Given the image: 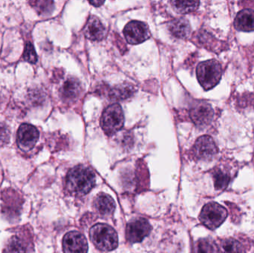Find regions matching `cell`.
I'll use <instances>...</instances> for the list:
<instances>
[{"mask_svg": "<svg viewBox=\"0 0 254 253\" xmlns=\"http://www.w3.org/2000/svg\"><path fill=\"white\" fill-rule=\"evenodd\" d=\"M95 173L87 166H77L72 168L66 176L65 184L68 193L76 196L88 194L95 185Z\"/></svg>", "mask_w": 254, "mask_h": 253, "instance_id": "1", "label": "cell"}, {"mask_svg": "<svg viewBox=\"0 0 254 253\" xmlns=\"http://www.w3.org/2000/svg\"><path fill=\"white\" fill-rule=\"evenodd\" d=\"M89 234L92 243L103 252L114 251L119 245L117 233L107 224H95L91 228Z\"/></svg>", "mask_w": 254, "mask_h": 253, "instance_id": "2", "label": "cell"}, {"mask_svg": "<svg viewBox=\"0 0 254 253\" xmlns=\"http://www.w3.org/2000/svg\"><path fill=\"white\" fill-rule=\"evenodd\" d=\"M196 74L203 89L210 90L220 81L222 74V65L215 59L204 61L197 66Z\"/></svg>", "mask_w": 254, "mask_h": 253, "instance_id": "3", "label": "cell"}, {"mask_svg": "<svg viewBox=\"0 0 254 253\" xmlns=\"http://www.w3.org/2000/svg\"><path fill=\"white\" fill-rule=\"evenodd\" d=\"M125 124V114L119 104L109 105L101 117V125L103 130L109 136L120 131Z\"/></svg>", "mask_w": 254, "mask_h": 253, "instance_id": "4", "label": "cell"}, {"mask_svg": "<svg viewBox=\"0 0 254 253\" xmlns=\"http://www.w3.org/2000/svg\"><path fill=\"white\" fill-rule=\"evenodd\" d=\"M228 216V211L216 202L207 203L201 209L199 220L203 225L211 230L220 227Z\"/></svg>", "mask_w": 254, "mask_h": 253, "instance_id": "5", "label": "cell"}, {"mask_svg": "<svg viewBox=\"0 0 254 253\" xmlns=\"http://www.w3.org/2000/svg\"><path fill=\"white\" fill-rule=\"evenodd\" d=\"M1 210L8 219L14 220L19 216L22 209V198L13 190H4L1 195Z\"/></svg>", "mask_w": 254, "mask_h": 253, "instance_id": "6", "label": "cell"}, {"mask_svg": "<svg viewBox=\"0 0 254 253\" xmlns=\"http://www.w3.org/2000/svg\"><path fill=\"white\" fill-rule=\"evenodd\" d=\"M192 152L195 160L208 161L217 154L218 149L211 137L204 135L195 141Z\"/></svg>", "mask_w": 254, "mask_h": 253, "instance_id": "7", "label": "cell"}, {"mask_svg": "<svg viewBox=\"0 0 254 253\" xmlns=\"http://www.w3.org/2000/svg\"><path fill=\"white\" fill-rule=\"evenodd\" d=\"M152 227L147 220L143 218H134L127 225V241L131 244L141 242L146 236H149Z\"/></svg>", "mask_w": 254, "mask_h": 253, "instance_id": "8", "label": "cell"}, {"mask_svg": "<svg viewBox=\"0 0 254 253\" xmlns=\"http://www.w3.org/2000/svg\"><path fill=\"white\" fill-rule=\"evenodd\" d=\"M124 34L129 44L137 45L150 37V31L147 25L140 21H131L128 22L124 30Z\"/></svg>", "mask_w": 254, "mask_h": 253, "instance_id": "9", "label": "cell"}, {"mask_svg": "<svg viewBox=\"0 0 254 253\" xmlns=\"http://www.w3.org/2000/svg\"><path fill=\"white\" fill-rule=\"evenodd\" d=\"M214 111L210 104L204 101L195 102L190 111V116L195 125L198 127H205L213 120Z\"/></svg>", "mask_w": 254, "mask_h": 253, "instance_id": "10", "label": "cell"}, {"mask_svg": "<svg viewBox=\"0 0 254 253\" xmlns=\"http://www.w3.org/2000/svg\"><path fill=\"white\" fill-rule=\"evenodd\" d=\"M40 134L37 128L28 123H23L19 126L17 132V145L21 150L28 152L35 147Z\"/></svg>", "mask_w": 254, "mask_h": 253, "instance_id": "11", "label": "cell"}, {"mask_svg": "<svg viewBox=\"0 0 254 253\" xmlns=\"http://www.w3.org/2000/svg\"><path fill=\"white\" fill-rule=\"evenodd\" d=\"M63 250L64 253H87V241L79 232H69L64 236Z\"/></svg>", "mask_w": 254, "mask_h": 253, "instance_id": "12", "label": "cell"}, {"mask_svg": "<svg viewBox=\"0 0 254 253\" xmlns=\"http://www.w3.org/2000/svg\"><path fill=\"white\" fill-rule=\"evenodd\" d=\"M85 36L92 41H101L107 34V29L99 18L91 16L88 19L84 29Z\"/></svg>", "mask_w": 254, "mask_h": 253, "instance_id": "13", "label": "cell"}, {"mask_svg": "<svg viewBox=\"0 0 254 253\" xmlns=\"http://www.w3.org/2000/svg\"><path fill=\"white\" fill-rule=\"evenodd\" d=\"M94 206L100 215L110 216L116 209V202L111 196L105 193H101L95 198Z\"/></svg>", "mask_w": 254, "mask_h": 253, "instance_id": "14", "label": "cell"}, {"mask_svg": "<svg viewBox=\"0 0 254 253\" xmlns=\"http://www.w3.org/2000/svg\"><path fill=\"white\" fill-rule=\"evenodd\" d=\"M234 26L238 31L250 32L254 31V10L244 9L239 12L234 20Z\"/></svg>", "mask_w": 254, "mask_h": 253, "instance_id": "15", "label": "cell"}, {"mask_svg": "<svg viewBox=\"0 0 254 253\" xmlns=\"http://www.w3.org/2000/svg\"><path fill=\"white\" fill-rule=\"evenodd\" d=\"M82 92L81 84L77 79L70 77L63 85L61 95L66 101H73L80 96Z\"/></svg>", "mask_w": 254, "mask_h": 253, "instance_id": "16", "label": "cell"}, {"mask_svg": "<svg viewBox=\"0 0 254 253\" xmlns=\"http://www.w3.org/2000/svg\"><path fill=\"white\" fill-rule=\"evenodd\" d=\"M169 30L174 37L179 39H186L191 33L190 24L185 18H178L170 22Z\"/></svg>", "mask_w": 254, "mask_h": 253, "instance_id": "17", "label": "cell"}, {"mask_svg": "<svg viewBox=\"0 0 254 253\" xmlns=\"http://www.w3.org/2000/svg\"><path fill=\"white\" fill-rule=\"evenodd\" d=\"M220 253H246L243 245L234 239L222 241L220 245Z\"/></svg>", "mask_w": 254, "mask_h": 253, "instance_id": "18", "label": "cell"}, {"mask_svg": "<svg viewBox=\"0 0 254 253\" xmlns=\"http://www.w3.org/2000/svg\"><path fill=\"white\" fill-rule=\"evenodd\" d=\"M172 5L178 13H188L198 8L199 1H171Z\"/></svg>", "mask_w": 254, "mask_h": 253, "instance_id": "19", "label": "cell"}, {"mask_svg": "<svg viewBox=\"0 0 254 253\" xmlns=\"http://www.w3.org/2000/svg\"><path fill=\"white\" fill-rule=\"evenodd\" d=\"M25 247L23 242L17 236H14L9 239L4 248V253H25Z\"/></svg>", "mask_w": 254, "mask_h": 253, "instance_id": "20", "label": "cell"}, {"mask_svg": "<svg viewBox=\"0 0 254 253\" xmlns=\"http://www.w3.org/2000/svg\"><path fill=\"white\" fill-rule=\"evenodd\" d=\"M30 4L35 9L36 11L42 16L49 15L54 10V1H31Z\"/></svg>", "mask_w": 254, "mask_h": 253, "instance_id": "21", "label": "cell"}, {"mask_svg": "<svg viewBox=\"0 0 254 253\" xmlns=\"http://www.w3.org/2000/svg\"><path fill=\"white\" fill-rule=\"evenodd\" d=\"M213 177L214 180L215 188L217 190H223L226 189L231 181L229 175L222 172L220 169L215 171Z\"/></svg>", "mask_w": 254, "mask_h": 253, "instance_id": "22", "label": "cell"}, {"mask_svg": "<svg viewBox=\"0 0 254 253\" xmlns=\"http://www.w3.org/2000/svg\"><path fill=\"white\" fill-rule=\"evenodd\" d=\"M134 92V88L129 85H121L112 89L110 95L116 99H127L131 96Z\"/></svg>", "mask_w": 254, "mask_h": 253, "instance_id": "23", "label": "cell"}, {"mask_svg": "<svg viewBox=\"0 0 254 253\" xmlns=\"http://www.w3.org/2000/svg\"><path fill=\"white\" fill-rule=\"evenodd\" d=\"M195 253H216V248L211 241L201 239L195 245Z\"/></svg>", "mask_w": 254, "mask_h": 253, "instance_id": "24", "label": "cell"}, {"mask_svg": "<svg viewBox=\"0 0 254 253\" xmlns=\"http://www.w3.org/2000/svg\"><path fill=\"white\" fill-rule=\"evenodd\" d=\"M23 58L26 62L35 64L37 62V55L34 46L31 43H27L24 50Z\"/></svg>", "mask_w": 254, "mask_h": 253, "instance_id": "25", "label": "cell"}, {"mask_svg": "<svg viewBox=\"0 0 254 253\" xmlns=\"http://www.w3.org/2000/svg\"><path fill=\"white\" fill-rule=\"evenodd\" d=\"M10 132L5 125L0 124V145L7 144L9 141Z\"/></svg>", "mask_w": 254, "mask_h": 253, "instance_id": "26", "label": "cell"}, {"mask_svg": "<svg viewBox=\"0 0 254 253\" xmlns=\"http://www.w3.org/2000/svg\"><path fill=\"white\" fill-rule=\"evenodd\" d=\"M89 3H90L91 4H93V5L95 6H98V7H99V6H101V4H104V1H89Z\"/></svg>", "mask_w": 254, "mask_h": 253, "instance_id": "27", "label": "cell"}]
</instances>
